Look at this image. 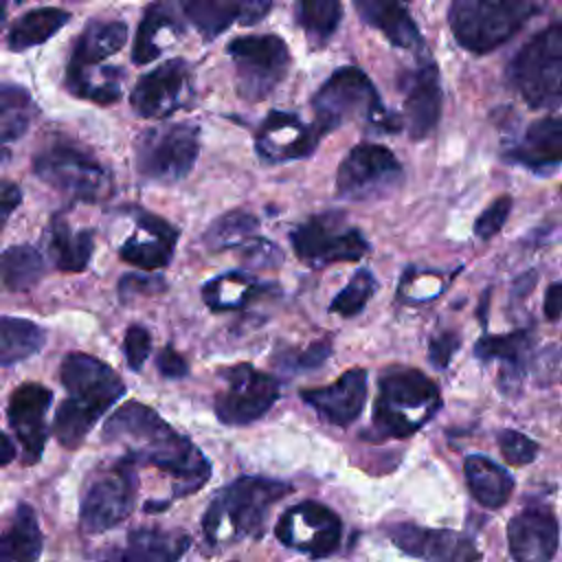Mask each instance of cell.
I'll use <instances>...</instances> for the list:
<instances>
[{
    "instance_id": "6da1fadb",
    "label": "cell",
    "mask_w": 562,
    "mask_h": 562,
    "mask_svg": "<svg viewBox=\"0 0 562 562\" xmlns=\"http://www.w3.org/2000/svg\"><path fill=\"white\" fill-rule=\"evenodd\" d=\"M103 439L123 446V454L136 465H151L167 474L173 496L198 492L211 476V463L200 448L143 402L132 400L119 406L105 419Z\"/></svg>"
},
{
    "instance_id": "7a4b0ae2",
    "label": "cell",
    "mask_w": 562,
    "mask_h": 562,
    "mask_svg": "<svg viewBox=\"0 0 562 562\" xmlns=\"http://www.w3.org/2000/svg\"><path fill=\"white\" fill-rule=\"evenodd\" d=\"M59 378L68 397L55 411L53 435L64 448L75 450L105 411L125 395V382L110 364L79 351L64 358Z\"/></svg>"
},
{
    "instance_id": "3957f363",
    "label": "cell",
    "mask_w": 562,
    "mask_h": 562,
    "mask_svg": "<svg viewBox=\"0 0 562 562\" xmlns=\"http://www.w3.org/2000/svg\"><path fill=\"white\" fill-rule=\"evenodd\" d=\"M290 492V485L263 476H239L222 487L202 516L209 544H228L257 536L268 509Z\"/></svg>"
},
{
    "instance_id": "277c9868",
    "label": "cell",
    "mask_w": 562,
    "mask_h": 562,
    "mask_svg": "<svg viewBox=\"0 0 562 562\" xmlns=\"http://www.w3.org/2000/svg\"><path fill=\"white\" fill-rule=\"evenodd\" d=\"M314 130L323 136L342 123L364 116L367 125L380 134H393L402 127L380 101L371 79L358 66H342L329 75L312 99Z\"/></svg>"
},
{
    "instance_id": "5b68a950",
    "label": "cell",
    "mask_w": 562,
    "mask_h": 562,
    "mask_svg": "<svg viewBox=\"0 0 562 562\" xmlns=\"http://www.w3.org/2000/svg\"><path fill=\"white\" fill-rule=\"evenodd\" d=\"M441 406L437 384L417 369L391 367L380 375L373 406V432L380 439H404L417 432Z\"/></svg>"
},
{
    "instance_id": "8992f818",
    "label": "cell",
    "mask_w": 562,
    "mask_h": 562,
    "mask_svg": "<svg viewBox=\"0 0 562 562\" xmlns=\"http://www.w3.org/2000/svg\"><path fill=\"white\" fill-rule=\"evenodd\" d=\"M507 81L533 110L562 105V22L529 37L507 66Z\"/></svg>"
},
{
    "instance_id": "52a82bcc",
    "label": "cell",
    "mask_w": 562,
    "mask_h": 562,
    "mask_svg": "<svg viewBox=\"0 0 562 562\" xmlns=\"http://www.w3.org/2000/svg\"><path fill=\"white\" fill-rule=\"evenodd\" d=\"M538 13V0H452L448 22L454 40L483 55L512 40Z\"/></svg>"
},
{
    "instance_id": "ba28073f",
    "label": "cell",
    "mask_w": 562,
    "mask_h": 562,
    "mask_svg": "<svg viewBox=\"0 0 562 562\" xmlns=\"http://www.w3.org/2000/svg\"><path fill=\"white\" fill-rule=\"evenodd\" d=\"M136 492L138 465L127 454L92 472L79 505L81 529L86 533H103L123 522L136 505Z\"/></svg>"
},
{
    "instance_id": "9c48e42d",
    "label": "cell",
    "mask_w": 562,
    "mask_h": 562,
    "mask_svg": "<svg viewBox=\"0 0 562 562\" xmlns=\"http://www.w3.org/2000/svg\"><path fill=\"white\" fill-rule=\"evenodd\" d=\"M33 171L37 178L75 200L94 202L110 191L108 169L90 151L72 143L55 140L44 147L33 158Z\"/></svg>"
},
{
    "instance_id": "30bf717a",
    "label": "cell",
    "mask_w": 562,
    "mask_h": 562,
    "mask_svg": "<svg viewBox=\"0 0 562 562\" xmlns=\"http://www.w3.org/2000/svg\"><path fill=\"white\" fill-rule=\"evenodd\" d=\"M198 151V127L191 123L145 130L134 145L138 173L156 182H176L184 178L195 165Z\"/></svg>"
},
{
    "instance_id": "8fae6325",
    "label": "cell",
    "mask_w": 562,
    "mask_h": 562,
    "mask_svg": "<svg viewBox=\"0 0 562 562\" xmlns=\"http://www.w3.org/2000/svg\"><path fill=\"white\" fill-rule=\"evenodd\" d=\"M290 241L303 263L323 268L336 261H358L367 255L364 235L345 222L342 213H318L290 231Z\"/></svg>"
},
{
    "instance_id": "7c38bea8",
    "label": "cell",
    "mask_w": 562,
    "mask_h": 562,
    "mask_svg": "<svg viewBox=\"0 0 562 562\" xmlns=\"http://www.w3.org/2000/svg\"><path fill=\"white\" fill-rule=\"evenodd\" d=\"M226 50L235 64L237 90L248 101L266 99L290 68V53L279 35H241Z\"/></svg>"
},
{
    "instance_id": "4fadbf2b",
    "label": "cell",
    "mask_w": 562,
    "mask_h": 562,
    "mask_svg": "<svg viewBox=\"0 0 562 562\" xmlns=\"http://www.w3.org/2000/svg\"><path fill=\"white\" fill-rule=\"evenodd\" d=\"M402 182V165L391 149L360 143L342 158L336 171V193L342 200L364 202L384 198Z\"/></svg>"
},
{
    "instance_id": "5bb4252c",
    "label": "cell",
    "mask_w": 562,
    "mask_h": 562,
    "mask_svg": "<svg viewBox=\"0 0 562 562\" xmlns=\"http://www.w3.org/2000/svg\"><path fill=\"white\" fill-rule=\"evenodd\" d=\"M224 389L215 395V415L226 426H244L266 415L279 400V382L241 362L222 371Z\"/></svg>"
},
{
    "instance_id": "9a60e30c",
    "label": "cell",
    "mask_w": 562,
    "mask_h": 562,
    "mask_svg": "<svg viewBox=\"0 0 562 562\" xmlns=\"http://www.w3.org/2000/svg\"><path fill=\"white\" fill-rule=\"evenodd\" d=\"M274 536L294 551L310 558H325L338 549L342 522L329 507L316 501H303L281 514Z\"/></svg>"
},
{
    "instance_id": "2e32d148",
    "label": "cell",
    "mask_w": 562,
    "mask_h": 562,
    "mask_svg": "<svg viewBox=\"0 0 562 562\" xmlns=\"http://www.w3.org/2000/svg\"><path fill=\"white\" fill-rule=\"evenodd\" d=\"M53 393L40 382H24L20 384L7 406V419L9 426L20 441L22 459L26 465L37 463L46 439H48V426H46V413L50 408Z\"/></svg>"
},
{
    "instance_id": "e0dca14e",
    "label": "cell",
    "mask_w": 562,
    "mask_h": 562,
    "mask_svg": "<svg viewBox=\"0 0 562 562\" xmlns=\"http://www.w3.org/2000/svg\"><path fill=\"white\" fill-rule=\"evenodd\" d=\"M391 542L424 562H479L476 544L452 529H426L413 522H397L389 527Z\"/></svg>"
},
{
    "instance_id": "ac0fdd59",
    "label": "cell",
    "mask_w": 562,
    "mask_h": 562,
    "mask_svg": "<svg viewBox=\"0 0 562 562\" xmlns=\"http://www.w3.org/2000/svg\"><path fill=\"white\" fill-rule=\"evenodd\" d=\"M191 72L184 59H169L140 77L132 90V108L136 114L154 119L167 116L184 105L191 86Z\"/></svg>"
},
{
    "instance_id": "d6986e66",
    "label": "cell",
    "mask_w": 562,
    "mask_h": 562,
    "mask_svg": "<svg viewBox=\"0 0 562 562\" xmlns=\"http://www.w3.org/2000/svg\"><path fill=\"white\" fill-rule=\"evenodd\" d=\"M321 134L296 114L272 110L255 134V149L266 162H288L305 158L318 145Z\"/></svg>"
},
{
    "instance_id": "ffe728a7",
    "label": "cell",
    "mask_w": 562,
    "mask_h": 562,
    "mask_svg": "<svg viewBox=\"0 0 562 562\" xmlns=\"http://www.w3.org/2000/svg\"><path fill=\"white\" fill-rule=\"evenodd\" d=\"M441 116V81L432 59H424L404 77V119L413 140H422Z\"/></svg>"
},
{
    "instance_id": "44dd1931",
    "label": "cell",
    "mask_w": 562,
    "mask_h": 562,
    "mask_svg": "<svg viewBox=\"0 0 562 562\" xmlns=\"http://www.w3.org/2000/svg\"><path fill=\"white\" fill-rule=\"evenodd\" d=\"M301 397L318 413L323 422L349 426L362 413L367 400V371L360 367L349 369L327 386L301 391Z\"/></svg>"
},
{
    "instance_id": "7402d4cb",
    "label": "cell",
    "mask_w": 562,
    "mask_h": 562,
    "mask_svg": "<svg viewBox=\"0 0 562 562\" xmlns=\"http://www.w3.org/2000/svg\"><path fill=\"white\" fill-rule=\"evenodd\" d=\"M514 562H551L558 549V520L547 507H527L507 525Z\"/></svg>"
},
{
    "instance_id": "603a6c76",
    "label": "cell",
    "mask_w": 562,
    "mask_h": 562,
    "mask_svg": "<svg viewBox=\"0 0 562 562\" xmlns=\"http://www.w3.org/2000/svg\"><path fill=\"white\" fill-rule=\"evenodd\" d=\"M178 241V231L162 217L147 211L136 213V231L119 248L123 261L143 268L158 270L171 261Z\"/></svg>"
},
{
    "instance_id": "cb8c5ba5",
    "label": "cell",
    "mask_w": 562,
    "mask_h": 562,
    "mask_svg": "<svg viewBox=\"0 0 562 562\" xmlns=\"http://www.w3.org/2000/svg\"><path fill=\"white\" fill-rule=\"evenodd\" d=\"M191 547V536L180 529L140 527L125 542L110 549L99 562H178Z\"/></svg>"
},
{
    "instance_id": "d4e9b609",
    "label": "cell",
    "mask_w": 562,
    "mask_h": 562,
    "mask_svg": "<svg viewBox=\"0 0 562 562\" xmlns=\"http://www.w3.org/2000/svg\"><path fill=\"white\" fill-rule=\"evenodd\" d=\"M272 0H180L187 20L206 40L217 37L231 24H255L270 11Z\"/></svg>"
},
{
    "instance_id": "484cf974",
    "label": "cell",
    "mask_w": 562,
    "mask_h": 562,
    "mask_svg": "<svg viewBox=\"0 0 562 562\" xmlns=\"http://www.w3.org/2000/svg\"><path fill=\"white\" fill-rule=\"evenodd\" d=\"M505 158L536 173L558 169L562 165V116L533 121L522 136L505 149Z\"/></svg>"
},
{
    "instance_id": "4316f807",
    "label": "cell",
    "mask_w": 562,
    "mask_h": 562,
    "mask_svg": "<svg viewBox=\"0 0 562 562\" xmlns=\"http://www.w3.org/2000/svg\"><path fill=\"white\" fill-rule=\"evenodd\" d=\"M531 349V331L529 329H516L503 336H483L474 345V356L479 360H501L503 371L498 375L501 389L507 393L509 389L520 384L527 353Z\"/></svg>"
},
{
    "instance_id": "83f0119b",
    "label": "cell",
    "mask_w": 562,
    "mask_h": 562,
    "mask_svg": "<svg viewBox=\"0 0 562 562\" xmlns=\"http://www.w3.org/2000/svg\"><path fill=\"white\" fill-rule=\"evenodd\" d=\"M125 37H127L125 22L94 20V22L86 24L83 33L77 37L75 48L70 53L66 75L97 68L105 57H110L123 48Z\"/></svg>"
},
{
    "instance_id": "f1b7e54d",
    "label": "cell",
    "mask_w": 562,
    "mask_h": 562,
    "mask_svg": "<svg viewBox=\"0 0 562 562\" xmlns=\"http://www.w3.org/2000/svg\"><path fill=\"white\" fill-rule=\"evenodd\" d=\"M358 15L373 29H378L393 46L413 48L422 44V35L406 13V9L395 0H353Z\"/></svg>"
},
{
    "instance_id": "f546056e",
    "label": "cell",
    "mask_w": 562,
    "mask_h": 562,
    "mask_svg": "<svg viewBox=\"0 0 562 562\" xmlns=\"http://www.w3.org/2000/svg\"><path fill=\"white\" fill-rule=\"evenodd\" d=\"M463 472H465V483H468L472 496L483 507L498 509L509 501L512 490H514V479L505 468H501L492 459L472 454L465 459Z\"/></svg>"
},
{
    "instance_id": "4dcf8cb0",
    "label": "cell",
    "mask_w": 562,
    "mask_h": 562,
    "mask_svg": "<svg viewBox=\"0 0 562 562\" xmlns=\"http://www.w3.org/2000/svg\"><path fill=\"white\" fill-rule=\"evenodd\" d=\"M42 529L31 505L15 507L11 525L0 533V562H37L42 555Z\"/></svg>"
},
{
    "instance_id": "1f68e13d",
    "label": "cell",
    "mask_w": 562,
    "mask_h": 562,
    "mask_svg": "<svg viewBox=\"0 0 562 562\" xmlns=\"http://www.w3.org/2000/svg\"><path fill=\"white\" fill-rule=\"evenodd\" d=\"M92 231H75L61 217L50 222L48 231V250L57 270L81 272L92 255Z\"/></svg>"
},
{
    "instance_id": "d6a6232c",
    "label": "cell",
    "mask_w": 562,
    "mask_h": 562,
    "mask_svg": "<svg viewBox=\"0 0 562 562\" xmlns=\"http://www.w3.org/2000/svg\"><path fill=\"white\" fill-rule=\"evenodd\" d=\"M268 290H270V283H261L246 272H226L204 283L202 299L211 310L224 312V310H239Z\"/></svg>"
},
{
    "instance_id": "836d02e7",
    "label": "cell",
    "mask_w": 562,
    "mask_h": 562,
    "mask_svg": "<svg viewBox=\"0 0 562 562\" xmlns=\"http://www.w3.org/2000/svg\"><path fill=\"white\" fill-rule=\"evenodd\" d=\"M178 31V20L173 15V7L167 0L154 2L138 26L136 33V42L132 48V61L134 64H147L151 59H156L162 50V35L165 33H176Z\"/></svg>"
},
{
    "instance_id": "e575fe53",
    "label": "cell",
    "mask_w": 562,
    "mask_h": 562,
    "mask_svg": "<svg viewBox=\"0 0 562 562\" xmlns=\"http://www.w3.org/2000/svg\"><path fill=\"white\" fill-rule=\"evenodd\" d=\"M46 342V331L26 318L0 316V367L15 364L37 353Z\"/></svg>"
},
{
    "instance_id": "d590c367",
    "label": "cell",
    "mask_w": 562,
    "mask_h": 562,
    "mask_svg": "<svg viewBox=\"0 0 562 562\" xmlns=\"http://www.w3.org/2000/svg\"><path fill=\"white\" fill-rule=\"evenodd\" d=\"M70 20V13L64 9L42 7L35 11L24 13L9 31V48L11 50H26L31 46H37L53 37L66 22Z\"/></svg>"
},
{
    "instance_id": "8d00e7d4",
    "label": "cell",
    "mask_w": 562,
    "mask_h": 562,
    "mask_svg": "<svg viewBox=\"0 0 562 562\" xmlns=\"http://www.w3.org/2000/svg\"><path fill=\"white\" fill-rule=\"evenodd\" d=\"M31 116L29 94L15 86H0V162L9 158V145L26 132Z\"/></svg>"
},
{
    "instance_id": "74e56055",
    "label": "cell",
    "mask_w": 562,
    "mask_h": 562,
    "mask_svg": "<svg viewBox=\"0 0 562 562\" xmlns=\"http://www.w3.org/2000/svg\"><path fill=\"white\" fill-rule=\"evenodd\" d=\"M340 0H296V22L314 48L329 42L340 24Z\"/></svg>"
},
{
    "instance_id": "f35d334b",
    "label": "cell",
    "mask_w": 562,
    "mask_h": 562,
    "mask_svg": "<svg viewBox=\"0 0 562 562\" xmlns=\"http://www.w3.org/2000/svg\"><path fill=\"white\" fill-rule=\"evenodd\" d=\"M44 274V259L33 246H11L0 257V283L7 290L24 292Z\"/></svg>"
},
{
    "instance_id": "ab89813d",
    "label": "cell",
    "mask_w": 562,
    "mask_h": 562,
    "mask_svg": "<svg viewBox=\"0 0 562 562\" xmlns=\"http://www.w3.org/2000/svg\"><path fill=\"white\" fill-rule=\"evenodd\" d=\"M257 217L246 211H231L217 217L209 231L204 233V244L211 250H228V248H246L257 239Z\"/></svg>"
},
{
    "instance_id": "60d3db41",
    "label": "cell",
    "mask_w": 562,
    "mask_h": 562,
    "mask_svg": "<svg viewBox=\"0 0 562 562\" xmlns=\"http://www.w3.org/2000/svg\"><path fill=\"white\" fill-rule=\"evenodd\" d=\"M378 290V281L375 277L371 274V270L367 268H360L351 279L349 283L334 296L331 305H329V312L334 314H340V316H356L358 312L364 310V305L371 301L373 292Z\"/></svg>"
},
{
    "instance_id": "b9f144b4",
    "label": "cell",
    "mask_w": 562,
    "mask_h": 562,
    "mask_svg": "<svg viewBox=\"0 0 562 562\" xmlns=\"http://www.w3.org/2000/svg\"><path fill=\"white\" fill-rule=\"evenodd\" d=\"M498 448H501L505 461L512 465H527L538 454L536 441L518 430H503L498 435Z\"/></svg>"
},
{
    "instance_id": "7bdbcfd3",
    "label": "cell",
    "mask_w": 562,
    "mask_h": 562,
    "mask_svg": "<svg viewBox=\"0 0 562 562\" xmlns=\"http://www.w3.org/2000/svg\"><path fill=\"white\" fill-rule=\"evenodd\" d=\"M512 213V198L509 195H501L496 198L474 222V235L479 239H492L507 222Z\"/></svg>"
},
{
    "instance_id": "ee69618b",
    "label": "cell",
    "mask_w": 562,
    "mask_h": 562,
    "mask_svg": "<svg viewBox=\"0 0 562 562\" xmlns=\"http://www.w3.org/2000/svg\"><path fill=\"white\" fill-rule=\"evenodd\" d=\"M331 353V342L329 340H316L312 342L307 349H301V351H285L279 362L288 369H294V371H305V369H314V367H321Z\"/></svg>"
},
{
    "instance_id": "f6af8a7d",
    "label": "cell",
    "mask_w": 562,
    "mask_h": 562,
    "mask_svg": "<svg viewBox=\"0 0 562 562\" xmlns=\"http://www.w3.org/2000/svg\"><path fill=\"white\" fill-rule=\"evenodd\" d=\"M123 351L127 367L132 371H140L149 351H151V336L143 325H130L123 340Z\"/></svg>"
},
{
    "instance_id": "bcb514c9",
    "label": "cell",
    "mask_w": 562,
    "mask_h": 562,
    "mask_svg": "<svg viewBox=\"0 0 562 562\" xmlns=\"http://www.w3.org/2000/svg\"><path fill=\"white\" fill-rule=\"evenodd\" d=\"M461 338L454 331H441L439 336L430 338L428 342V358L437 369H446L454 356V351L459 349Z\"/></svg>"
},
{
    "instance_id": "7dc6e473",
    "label": "cell",
    "mask_w": 562,
    "mask_h": 562,
    "mask_svg": "<svg viewBox=\"0 0 562 562\" xmlns=\"http://www.w3.org/2000/svg\"><path fill=\"white\" fill-rule=\"evenodd\" d=\"M156 369L160 371V375L162 378H171V380H176V378H184L187 373H189V364H187V360L171 347V345H167V347H162L160 351H158V358H156Z\"/></svg>"
},
{
    "instance_id": "c3c4849f",
    "label": "cell",
    "mask_w": 562,
    "mask_h": 562,
    "mask_svg": "<svg viewBox=\"0 0 562 562\" xmlns=\"http://www.w3.org/2000/svg\"><path fill=\"white\" fill-rule=\"evenodd\" d=\"M22 200L20 187L11 180H0V228L7 224L11 213L18 209Z\"/></svg>"
},
{
    "instance_id": "681fc988",
    "label": "cell",
    "mask_w": 562,
    "mask_h": 562,
    "mask_svg": "<svg viewBox=\"0 0 562 562\" xmlns=\"http://www.w3.org/2000/svg\"><path fill=\"white\" fill-rule=\"evenodd\" d=\"M158 288H162V283L156 279H149V277L130 274V277L121 279V296H130L132 292H156Z\"/></svg>"
},
{
    "instance_id": "f907efd6",
    "label": "cell",
    "mask_w": 562,
    "mask_h": 562,
    "mask_svg": "<svg viewBox=\"0 0 562 562\" xmlns=\"http://www.w3.org/2000/svg\"><path fill=\"white\" fill-rule=\"evenodd\" d=\"M544 316L549 321L562 318V281L551 283L544 292Z\"/></svg>"
},
{
    "instance_id": "816d5d0a",
    "label": "cell",
    "mask_w": 562,
    "mask_h": 562,
    "mask_svg": "<svg viewBox=\"0 0 562 562\" xmlns=\"http://www.w3.org/2000/svg\"><path fill=\"white\" fill-rule=\"evenodd\" d=\"M15 459V443L0 430V465H9Z\"/></svg>"
},
{
    "instance_id": "f5cc1de1",
    "label": "cell",
    "mask_w": 562,
    "mask_h": 562,
    "mask_svg": "<svg viewBox=\"0 0 562 562\" xmlns=\"http://www.w3.org/2000/svg\"><path fill=\"white\" fill-rule=\"evenodd\" d=\"M4 13H7V0H0V24L4 20Z\"/></svg>"
},
{
    "instance_id": "db71d44e",
    "label": "cell",
    "mask_w": 562,
    "mask_h": 562,
    "mask_svg": "<svg viewBox=\"0 0 562 562\" xmlns=\"http://www.w3.org/2000/svg\"><path fill=\"white\" fill-rule=\"evenodd\" d=\"M15 2H24V0H15Z\"/></svg>"
},
{
    "instance_id": "11a10c76",
    "label": "cell",
    "mask_w": 562,
    "mask_h": 562,
    "mask_svg": "<svg viewBox=\"0 0 562 562\" xmlns=\"http://www.w3.org/2000/svg\"><path fill=\"white\" fill-rule=\"evenodd\" d=\"M395 2H402V0H395Z\"/></svg>"
}]
</instances>
